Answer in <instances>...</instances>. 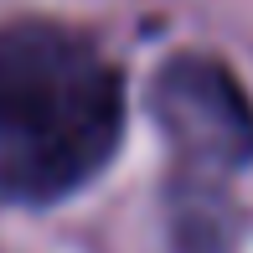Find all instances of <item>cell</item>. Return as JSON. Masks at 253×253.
<instances>
[{"label":"cell","mask_w":253,"mask_h":253,"mask_svg":"<svg viewBox=\"0 0 253 253\" xmlns=\"http://www.w3.org/2000/svg\"><path fill=\"white\" fill-rule=\"evenodd\" d=\"M124 140V78L93 37L57 21L0 26V197L62 202Z\"/></svg>","instance_id":"cell-1"},{"label":"cell","mask_w":253,"mask_h":253,"mask_svg":"<svg viewBox=\"0 0 253 253\" xmlns=\"http://www.w3.org/2000/svg\"><path fill=\"white\" fill-rule=\"evenodd\" d=\"M150 109L191 176H227L253 166V98L222 62L176 52L150 83Z\"/></svg>","instance_id":"cell-2"}]
</instances>
